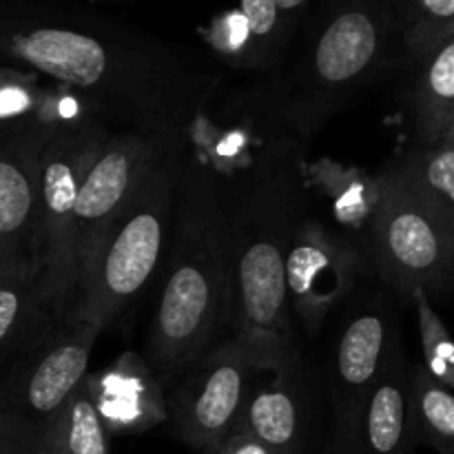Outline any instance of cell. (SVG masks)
Masks as SVG:
<instances>
[{
    "mask_svg": "<svg viewBox=\"0 0 454 454\" xmlns=\"http://www.w3.org/2000/svg\"><path fill=\"white\" fill-rule=\"evenodd\" d=\"M53 122L0 124V257L35 255L40 167Z\"/></svg>",
    "mask_w": 454,
    "mask_h": 454,
    "instance_id": "cell-14",
    "label": "cell"
},
{
    "mask_svg": "<svg viewBox=\"0 0 454 454\" xmlns=\"http://www.w3.org/2000/svg\"><path fill=\"white\" fill-rule=\"evenodd\" d=\"M0 62L43 75L111 131L186 145L222 82L211 53L75 0H0Z\"/></svg>",
    "mask_w": 454,
    "mask_h": 454,
    "instance_id": "cell-1",
    "label": "cell"
},
{
    "mask_svg": "<svg viewBox=\"0 0 454 454\" xmlns=\"http://www.w3.org/2000/svg\"><path fill=\"white\" fill-rule=\"evenodd\" d=\"M111 129L89 111L53 120L40 167V213L35 269L53 322L74 310L78 297L75 200Z\"/></svg>",
    "mask_w": 454,
    "mask_h": 454,
    "instance_id": "cell-6",
    "label": "cell"
},
{
    "mask_svg": "<svg viewBox=\"0 0 454 454\" xmlns=\"http://www.w3.org/2000/svg\"><path fill=\"white\" fill-rule=\"evenodd\" d=\"M397 34L384 0H322L282 65L233 93L231 111L309 146L341 111L390 75Z\"/></svg>",
    "mask_w": 454,
    "mask_h": 454,
    "instance_id": "cell-3",
    "label": "cell"
},
{
    "mask_svg": "<svg viewBox=\"0 0 454 454\" xmlns=\"http://www.w3.org/2000/svg\"><path fill=\"white\" fill-rule=\"evenodd\" d=\"M262 375L266 380L253 384L235 428L278 454H309L324 399L317 371L300 355Z\"/></svg>",
    "mask_w": 454,
    "mask_h": 454,
    "instance_id": "cell-13",
    "label": "cell"
},
{
    "mask_svg": "<svg viewBox=\"0 0 454 454\" xmlns=\"http://www.w3.org/2000/svg\"><path fill=\"white\" fill-rule=\"evenodd\" d=\"M202 454H278L270 450L269 446H264L262 442H257L255 437H251L248 433L242 430H231V434H226L217 446H213L211 450Z\"/></svg>",
    "mask_w": 454,
    "mask_h": 454,
    "instance_id": "cell-27",
    "label": "cell"
},
{
    "mask_svg": "<svg viewBox=\"0 0 454 454\" xmlns=\"http://www.w3.org/2000/svg\"><path fill=\"white\" fill-rule=\"evenodd\" d=\"M403 355L397 300L384 286L359 288L337 317L317 371L331 421L359 408L386 368Z\"/></svg>",
    "mask_w": 454,
    "mask_h": 454,
    "instance_id": "cell-9",
    "label": "cell"
},
{
    "mask_svg": "<svg viewBox=\"0 0 454 454\" xmlns=\"http://www.w3.org/2000/svg\"><path fill=\"white\" fill-rule=\"evenodd\" d=\"M397 34L399 56L428 51L454 35V0H384Z\"/></svg>",
    "mask_w": 454,
    "mask_h": 454,
    "instance_id": "cell-24",
    "label": "cell"
},
{
    "mask_svg": "<svg viewBox=\"0 0 454 454\" xmlns=\"http://www.w3.org/2000/svg\"><path fill=\"white\" fill-rule=\"evenodd\" d=\"M100 328L69 313L4 366L0 454H31L89 372Z\"/></svg>",
    "mask_w": 454,
    "mask_h": 454,
    "instance_id": "cell-8",
    "label": "cell"
},
{
    "mask_svg": "<svg viewBox=\"0 0 454 454\" xmlns=\"http://www.w3.org/2000/svg\"><path fill=\"white\" fill-rule=\"evenodd\" d=\"M372 177L377 202L364 235L372 282L395 300L411 301L421 288L434 301L452 286L454 222L421 202L384 167Z\"/></svg>",
    "mask_w": 454,
    "mask_h": 454,
    "instance_id": "cell-7",
    "label": "cell"
},
{
    "mask_svg": "<svg viewBox=\"0 0 454 454\" xmlns=\"http://www.w3.org/2000/svg\"><path fill=\"white\" fill-rule=\"evenodd\" d=\"M390 75L395 102L411 127V145L454 137V35L417 56H397Z\"/></svg>",
    "mask_w": 454,
    "mask_h": 454,
    "instance_id": "cell-15",
    "label": "cell"
},
{
    "mask_svg": "<svg viewBox=\"0 0 454 454\" xmlns=\"http://www.w3.org/2000/svg\"><path fill=\"white\" fill-rule=\"evenodd\" d=\"M411 301L415 304L417 324H419L421 364L428 368L434 380L454 390V346L448 326L434 309V301L430 300L428 293L419 288L412 293Z\"/></svg>",
    "mask_w": 454,
    "mask_h": 454,
    "instance_id": "cell-26",
    "label": "cell"
},
{
    "mask_svg": "<svg viewBox=\"0 0 454 454\" xmlns=\"http://www.w3.org/2000/svg\"><path fill=\"white\" fill-rule=\"evenodd\" d=\"M51 324L34 257H0V368L38 341Z\"/></svg>",
    "mask_w": 454,
    "mask_h": 454,
    "instance_id": "cell-18",
    "label": "cell"
},
{
    "mask_svg": "<svg viewBox=\"0 0 454 454\" xmlns=\"http://www.w3.org/2000/svg\"><path fill=\"white\" fill-rule=\"evenodd\" d=\"M87 111L78 98L22 67L0 62V124L58 118Z\"/></svg>",
    "mask_w": 454,
    "mask_h": 454,
    "instance_id": "cell-22",
    "label": "cell"
},
{
    "mask_svg": "<svg viewBox=\"0 0 454 454\" xmlns=\"http://www.w3.org/2000/svg\"><path fill=\"white\" fill-rule=\"evenodd\" d=\"M146 331L145 362L167 393L231 333V195L224 173L189 137L177 176L171 247Z\"/></svg>",
    "mask_w": 454,
    "mask_h": 454,
    "instance_id": "cell-4",
    "label": "cell"
},
{
    "mask_svg": "<svg viewBox=\"0 0 454 454\" xmlns=\"http://www.w3.org/2000/svg\"><path fill=\"white\" fill-rule=\"evenodd\" d=\"M31 454H109V434L89 393L87 377Z\"/></svg>",
    "mask_w": 454,
    "mask_h": 454,
    "instance_id": "cell-23",
    "label": "cell"
},
{
    "mask_svg": "<svg viewBox=\"0 0 454 454\" xmlns=\"http://www.w3.org/2000/svg\"><path fill=\"white\" fill-rule=\"evenodd\" d=\"M248 162L215 167L224 173L231 195V333L255 362L257 371H275L300 357V335L293 326L284 284V260L293 229L304 213L306 149L295 137L260 131Z\"/></svg>",
    "mask_w": 454,
    "mask_h": 454,
    "instance_id": "cell-2",
    "label": "cell"
},
{
    "mask_svg": "<svg viewBox=\"0 0 454 454\" xmlns=\"http://www.w3.org/2000/svg\"><path fill=\"white\" fill-rule=\"evenodd\" d=\"M406 380L411 448L426 446L437 454H454L452 390L434 380L421 362L408 364Z\"/></svg>",
    "mask_w": 454,
    "mask_h": 454,
    "instance_id": "cell-21",
    "label": "cell"
},
{
    "mask_svg": "<svg viewBox=\"0 0 454 454\" xmlns=\"http://www.w3.org/2000/svg\"><path fill=\"white\" fill-rule=\"evenodd\" d=\"M304 186L310 202L319 200L326 204L331 211L328 224L364 248V235L377 202L372 173L346 168L333 160H319L306 164Z\"/></svg>",
    "mask_w": 454,
    "mask_h": 454,
    "instance_id": "cell-19",
    "label": "cell"
},
{
    "mask_svg": "<svg viewBox=\"0 0 454 454\" xmlns=\"http://www.w3.org/2000/svg\"><path fill=\"white\" fill-rule=\"evenodd\" d=\"M406 371L403 353L386 368L353 415L328 421L319 454H411Z\"/></svg>",
    "mask_w": 454,
    "mask_h": 454,
    "instance_id": "cell-16",
    "label": "cell"
},
{
    "mask_svg": "<svg viewBox=\"0 0 454 454\" xmlns=\"http://www.w3.org/2000/svg\"><path fill=\"white\" fill-rule=\"evenodd\" d=\"M255 362L229 335L200 355L164 393L176 434L200 452L211 450L238 426L255 377Z\"/></svg>",
    "mask_w": 454,
    "mask_h": 454,
    "instance_id": "cell-11",
    "label": "cell"
},
{
    "mask_svg": "<svg viewBox=\"0 0 454 454\" xmlns=\"http://www.w3.org/2000/svg\"><path fill=\"white\" fill-rule=\"evenodd\" d=\"M87 386L106 434L142 433L167 419L164 388L142 355L124 353Z\"/></svg>",
    "mask_w": 454,
    "mask_h": 454,
    "instance_id": "cell-17",
    "label": "cell"
},
{
    "mask_svg": "<svg viewBox=\"0 0 454 454\" xmlns=\"http://www.w3.org/2000/svg\"><path fill=\"white\" fill-rule=\"evenodd\" d=\"M184 145H168L131 131H111L91 164L75 200V257L78 282L102 239L129 207L155 164Z\"/></svg>",
    "mask_w": 454,
    "mask_h": 454,
    "instance_id": "cell-12",
    "label": "cell"
},
{
    "mask_svg": "<svg viewBox=\"0 0 454 454\" xmlns=\"http://www.w3.org/2000/svg\"><path fill=\"white\" fill-rule=\"evenodd\" d=\"M384 168L421 202L454 222V137L430 146L408 145Z\"/></svg>",
    "mask_w": 454,
    "mask_h": 454,
    "instance_id": "cell-20",
    "label": "cell"
},
{
    "mask_svg": "<svg viewBox=\"0 0 454 454\" xmlns=\"http://www.w3.org/2000/svg\"><path fill=\"white\" fill-rule=\"evenodd\" d=\"M75 3H87L93 4V7H102V4H129L133 0H75Z\"/></svg>",
    "mask_w": 454,
    "mask_h": 454,
    "instance_id": "cell-29",
    "label": "cell"
},
{
    "mask_svg": "<svg viewBox=\"0 0 454 454\" xmlns=\"http://www.w3.org/2000/svg\"><path fill=\"white\" fill-rule=\"evenodd\" d=\"M182 149L168 151L155 164L80 275L71 313L100 331L162 275L176 220Z\"/></svg>",
    "mask_w": 454,
    "mask_h": 454,
    "instance_id": "cell-5",
    "label": "cell"
},
{
    "mask_svg": "<svg viewBox=\"0 0 454 454\" xmlns=\"http://www.w3.org/2000/svg\"><path fill=\"white\" fill-rule=\"evenodd\" d=\"M239 13L247 25L248 40H251V58L248 71L269 74L275 67L282 65L291 49L293 40L284 31L275 0H239Z\"/></svg>",
    "mask_w": 454,
    "mask_h": 454,
    "instance_id": "cell-25",
    "label": "cell"
},
{
    "mask_svg": "<svg viewBox=\"0 0 454 454\" xmlns=\"http://www.w3.org/2000/svg\"><path fill=\"white\" fill-rule=\"evenodd\" d=\"M364 282H372L364 248L306 204L284 260L286 301L295 331L306 340H317Z\"/></svg>",
    "mask_w": 454,
    "mask_h": 454,
    "instance_id": "cell-10",
    "label": "cell"
},
{
    "mask_svg": "<svg viewBox=\"0 0 454 454\" xmlns=\"http://www.w3.org/2000/svg\"><path fill=\"white\" fill-rule=\"evenodd\" d=\"M275 3H278V12L279 18H282L284 31L288 34V38L295 40L301 22L310 13V0H275Z\"/></svg>",
    "mask_w": 454,
    "mask_h": 454,
    "instance_id": "cell-28",
    "label": "cell"
}]
</instances>
